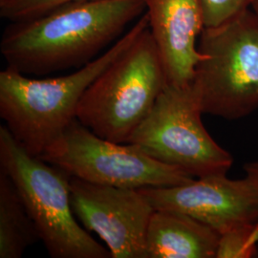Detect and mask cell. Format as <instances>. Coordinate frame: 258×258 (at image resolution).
I'll list each match as a JSON object with an SVG mask.
<instances>
[{
    "label": "cell",
    "instance_id": "obj_1",
    "mask_svg": "<svg viewBox=\"0 0 258 258\" xmlns=\"http://www.w3.org/2000/svg\"><path fill=\"white\" fill-rule=\"evenodd\" d=\"M145 0H91L65 4L34 19L12 22L1 55L24 75L81 68L100 55L144 15Z\"/></svg>",
    "mask_w": 258,
    "mask_h": 258
},
{
    "label": "cell",
    "instance_id": "obj_2",
    "mask_svg": "<svg viewBox=\"0 0 258 258\" xmlns=\"http://www.w3.org/2000/svg\"><path fill=\"white\" fill-rule=\"evenodd\" d=\"M149 26L147 13L106 51L71 74L33 79L7 66L0 72V117L19 145L39 157L77 119L86 89Z\"/></svg>",
    "mask_w": 258,
    "mask_h": 258
},
{
    "label": "cell",
    "instance_id": "obj_15",
    "mask_svg": "<svg viewBox=\"0 0 258 258\" xmlns=\"http://www.w3.org/2000/svg\"><path fill=\"white\" fill-rule=\"evenodd\" d=\"M252 0H201L205 27H216L251 7Z\"/></svg>",
    "mask_w": 258,
    "mask_h": 258
},
{
    "label": "cell",
    "instance_id": "obj_7",
    "mask_svg": "<svg viewBox=\"0 0 258 258\" xmlns=\"http://www.w3.org/2000/svg\"><path fill=\"white\" fill-rule=\"evenodd\" d=\"M39 158L72 177L117 187H166L194 179L184 170L152 158L136 145L96 135L78 119Z\"/></svg>",
    "mask_w": 258,
    "mask_h": 258
},
{
    "label": "cell",
    "instance_id": "obj_14",
    "mask_svg": "<svg viewBox=\"0 0 258 258\" xmlns=\"http://www.w3.org/2000/svg\"><path fill=\"white\" fill-rule=\"evenodd\" d=\"M91 0H0V17L11 22L34 19L65 4Z\"/></svg>",
    "mask_w": 258,
    "mask_h": 258
},
{
    "label": "cell",
    "instance_id": "obj_8",
    "mask_svg": "<svg viewBox=\"0 0 258 258\" xmlns=\"http://www.w3.org/2000/svg\"><path fill=\"white\" fill-rule=\"evenodd\" d=\"M71 205L86 231L105 243L112 258H148L147 231L154 208L135 188L71 177Z\"/></svg>",
    "mask_w": 258,
    "mask_h": 258
},
{
    "label": "cell",
    "instance_id": "obj_9",
    "mask_svg": "<svg viewBox=\"0 0 258 258\" xmlns=\"http://www.w3.org/2000/svg\"><path fill=\"white\" fill-rule=\"evenodd\" d=\"M139 190L154 210L188 215L219 234L258 222V190L247 176L237 180L227 174L205 176L174 186Z\"/></svg>",
    "mask_w": 258,
    "mask_h": 258
},
{
    "label": "cell",
    "instance_id": "obj_10",
    "mask_svg": "<svg viewBox=\"0 0 258 258\" xmlns=\"http://www.w3.org/2000/svg\"><path fill=\"white\" fill-rule=\"evenodd\" d=\"M149 31L167 84L186 86L205 55L196 45L205 28L201 0H145Z\"/></svg>",
    "mask_w": 258,
    "mask_h": 258
},
{
    "label": "cell",
    "instance_id": "obj_4",
    "mask_svg": "<svg viewBox=\"0 0 258 258\" xmlns=\"http://www.w3.org/2000/svg\"><path fill=\"white\" fill-rule=\"evenodd\" d=\"M0 170L16 185L51 257H111L75 218L72 176L28 153L6 125L0 126Z\"/></svg>",
    "mask_w": 258,
    "mask_h": 258
},
{
    "label": "cell",
    "instance_id": "obj_16",
    "mask_svg": "<svg viewBox=\"0 0 258 258\" xmlns=\"http://www.w3.org/2000/svg\"><path fill=\"white\" fill-rule=\"evenodd\" d=\"M245 176H247L249 180L254 184L258 190V161L249 162L244 165Z\"/></svg>",
    "mask_w": 258,
    "mask_h": 258
},
{
    "label": "cell",
    "instance_id": "obj_5",
    "mask_svg": "<svg viewBox=\"0 0 258 258\" xmlns=\"http://www.w3.org/2000/svg\"><path fill=\"white\" fill-rule=\"evenodd\" d=\"M205 56L194 75L204 114L243 119L258 109V16L251 8L216 27L204 28Z\"/></svg>",
    "mask_w": 258,
    "mask_h": 258
},
{
    "label": "cell",
    "instance_id": "obj_13",
    "mask_svg": "<svg viewBox=\"0 0 258 258\" xmlns=\"http://www.w3.org/2000/svg\"><path fill=\"white\" fill-rule=\"evenodd\" d=\"M258 222L220 234L215 258H251L257 252Z\"/></svg>",
    "mask_w": 258,
    "mask_h": 258
},
{
    "label": "cell",
    "instance_id": "obj_11",
    "mask_svg": "<svg viewBox=\"0 0 258 258\" xmlns=\"http://www.w3.org/2000/svg\"><path fill=\"white\" fill-rule=\"evenodd\" d=\"M220 234L180 212L155 210L147 231L148 258H215Z\"/></svg>",
    "mask_w": 258,
    "mask_h": 258
},
{
    "label": "cell",
    "instance_id": "obj_17",
    "mask_svg": "<svg viewBox=\"0 0 258 258\" xmlns=\"http://www.w3.org/2000/svg\"><path fill=\"white\" fill-rule=\"evenodd\" d=\"M251 9L253 10V12L258 16V0H252L251 1Z\"/></svg>",
    "mask_w": 258,
    "mask_h": 258
},
{
    "label": "cell",
    "instance_id": "obj_6",
    "mask_svg": "<svg viewBox=\"0 0 258 258\" xmlns=\"http://www.w3.org/2000/svg\"><path fill=\"white\" fill-rule=\"evenodd\" d=\"M203 114L192 83L166 84L126 143L194 178L228 174L233 158L210 135L202 121Z\"/></svg>",
    "mask_w": 258,
    "mask_h": 258
},
{
    "label": "cell",
    "instance_id": "obj_3",
    "mask_svg": "<svg viewBox=\"0 0 258 258\" xmlns=\"http://www.w3.org/2000/svg\"><path fill=\"white\" fill-rule=\"evenodd\" d=\"M167 84L149 26L86 89L77 119L103 139L126 143Z\"/></svg>",
    "mask_w": 258,
    "mask_h": 258
},
{
    "label": "cell",
    "instance_id": "obj_12",
    "mask_svg": "<svg viewBox=\"0 0 258 258\" xmlns=\"http://www.w3.org/2000/svg\"><path fill=\"white\" fill-rule=\"evenodd\" d=\"M38 241L37 226L16 185L0 170V258H20Z\"/></svg>",
    "mask_w": 258,
    "mask_h": 258
}]
</instances>
